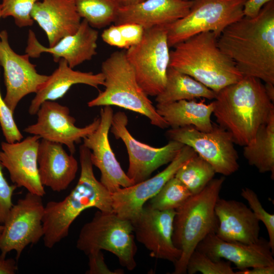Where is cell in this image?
Here are the masks:
<instances>
[{"label": "cell", "instance_id": "cell-4", "mask_svg": "<svg viewBox=\"0 0 274 274\" xmlns=\"http://www.w3.org/2000/svg\"><path fill=\"white\" fill-rule=\"evenodd\" d=\"M211 31L195 35L174 46L169 66L192 77L217 93L243 76L234 62L218 47Z\"/></svg>", "mask_w": 274, "mask_h": 274}, {"label": "cell", "instance_id": "cell-35", "mask_svg": "<svg viewBox=\"0 0 274 274\" xmlns=\"http://www.w3.org/2000/svg\"><path fill=\"white\" fill-rule=\"evenodd\" d=\"M13 114L2 97L0 91V125L6 142L10 143L20 141L23 138L15 122Z\"/></svg>", "mask_w": 274, "mask_h": 274}, {"label": "cell", "instance_id": "cell-38", "mask_svg": "<svg viewBox=\"0 0 274 274\" xmlns=\"http://www.w3.org/2000/svg\"><path fill=\"white\" fill-rule=\"evenodd\" d=\"M89 258V269L86 272L87 274H121L123 271L111 270L106 265L101 251L91 252L87 255Z\"/></svg>", "mask_w": 274, "mask_h": 274}, {"label": "cell", "instance_id": "cell-27", "mask_svg": "<svg viewBox=\"0 0 274 274\" xmlns=\"http://www.w3.org/2000/svg\"><path fill=\"white\" fill-rule=\"evenodd\" d=\"M216 93L189 75L168 66L163 90L156 96L157 104L198 98L215 99Z\"/></svg>", "mask_w": 274, "mask_h": 274}, {"label": "cell", "instance_id": "cell-22", "mask_svg": "<svg viewBox=\"0 0 274 274\" xmlns=\"http://www.w3.org/2000/svg\"><path fill=\"white\" fill-rule=\"evenodd\" d=\"M193 1L145 0L125 6H120L114 24L134 23L145 29L169 25L186 16Z\"/></svg>", "mask_w": 274, "mask_h": 274}, {"label": "cell", "instance_id": "cell-9", "mask_svg": "<svg viewBox=\"0 0 274 274\" xmlns=\"http://www.w3.org/2000/svg\"><path fill=\"white\" fill-rule=\"evenodd\" d=\"M189 13L168 25L169 47L198 33L211 31L218 38L230 24L244 16L247 0H192Z\"/></svg>", "mask_w": 274, "mask_h": 274}, {"label": "cell", "instance_id": "cell-26", "mask_svg": "<svg viewBox=\"0 0 274 274\" xmlns=\"http://www.w3.org/2000/svg\"><path fill=\"white\" fill-rule=\"evenodd\" d=\"M156 110L172 128L192 126L202 131H209L213 124L211 115L214 103L207 104L204 100L196 102L194 100L157 104Z\"/></svg>", "mask_w": 274, "mask_h": 274}, {"label": "cell", "instance_id": "cell-44", "mask_svg": "<svg viewBox=\"0 0 274 274\" xmlns=\"http://www.w3.org/2000/svg\"><path fill=\"white\" fill-rule=\"evenodd\" d=\"M3 229V225H2V224H0V235L2 233Z\"/></svg>", "mask_w": 274, "mask_h": 274}, {"label": "cell", "instance_id": "cell-31", "mask_svg": "<svg viewBox=\"0 0 274 274\" xmlns=\"http://www.w3.org/2000/svg\"><path fill=\"white\" fill-rule=\"evenodd\" d=\"M192 195L188 188L174 176L150 199L148 206L160 211L176 210Z\"/></svg>", "mask_w": 274, "mask_h": 274}, {"label": "cell", "instance_id": "cell-43", "mask_svg": "<svg viewBox=\"0 0 274 274\" xmlns=\"http://www.w3.org/2000/svg\"><path fill=\"white\" fill-rule=\"evenodd\" d=\"M120 6H125L142 2L145 0H115Z\"/></svg>", "mask_w": 274, "mask_h": 274}, {"label": "cell", "instance_id": "cell-13", "mask_svg": "<svg viewBox=\"0 0 274 274\" xmlns=\"http://www.w3.org/2000/svg\"><path fill=\"white\" fill-rule=\"evenodd\" d=\"M36 115V122L27 126L23 131L42 139L64 145L72 154L76 151L75 144L80 143L94 131L100 121L99 117H96L85 126L77 127L75 118L70 115L69 108L51 100L44 101Z\"/></svg>", "mask_w": 274, "mask_h": 274}, {"label": "cell", "instance_id": "cell-30", "mask_svg": "<svg viewBox=\"0 0 274 274\" xmlns=\"http://www.w3.org/2000/svg\"><path fill=\"white\" fill-rule=\"evenodd\" d=\"M216 174L213 166L196 154L178 170L175 177L193 195L200 192Z\"/></svg>", "mask_w": 274, "mask_h": 274}, {"label": "cell", "instance_id": "cell-16", "mask_svg": "<svg viewBox=\"0 0 274 274\" xmlns=\"http://www.w3.org/2000/svg\"><path fill=\"white\" fill-rule=\"evenodd\" d=\"M175 214L176 210L160 211L144 205L138 216L130 221L135 237L150 252V256L174 264L181 254L172 239Z\"/></svg>", "mask_w": 274, "mask_h": 274}, {"label": "cell", "instance_id": "cell-8", "mask_svg": "<svg viewBox=\"0 0 274 274\" xmlns=\"http://www.w3.org/2000/svg\"><path fill=\"white\" fill-rule=\"evenodd\" d=\"M168 26L158 25L144 29L141 41L126 51L136 80L148 96L158 95L166 84L170 52Z\"/></svg>", "mask_w": 274, "mask_h": 274}, {"label": "cell", "instance_id": "cell-21", "mask_svg": "<svg viewBox=\"0 0 274 274\" xmlns=\"http://www.w3.org/2000/svg\"><path fill=\"white\" fill-rule=\"evenodd\" d=\"M215 212L217 221L215 233L221 239L247 244L259 239V221L243 202L219 197Z\"/></svg>", "mask_w": 274, "mask_h": 274}, {"label": "cell", "instance_id": "cell-40", "mask_svg": "<svg viewBox=\"0 0 274 274\" xmlns=\"http://www.w3.org/2000/svg\"><path fill=\"white\" fill-rule=\"evenodd\" d=\"M17 270L18 266L15 260L6 258L0 255V274H15Z\"/></svg>", "mask_w": 274, "mask_h": 274}, {"label": "cell", "instance_id": "cell-29", "mask_svg": "<svg viewBox=\"0 0 274 274\" xmlns=\"http://www.w3.org/2000/svg\"><path fill=\"white\" fill-rule=\"evenodd\" d=\"M81 18L94 28L114 23L120 5L115 0H73Z\"/></svg>", "mask_w": 274, "mask_h": 274}, {"label": "cell", "instance_id": "cell-34", "mask_svg": "<svg viewBox=\"0 0 274 274\" xmlns=\"http://www.w3.org/2000/svg\"><path fill=\"white\" fill-rule=\"evenodd\" d=\"M241 195L247 201L249 208L256 218L265 225L268 235V242L274 253V215L265 210L257 194L252 189L244 188L242 189Z\"/></svg>", "mask_w": 274, "mask_h": 274}, {"label": "cell", "instance_id": "cell-37", "mask_svg": "<svg viewBox=\"0 0 274 274\" xmlns=\"http://www.w3.org/2000/svg\"><path fill=\"white\" fill-rule=\"evenodd\" d=\"M120 37L125 49L138 44L142 40L144 28L134 23H127L118 25Z\"/></svg>", "mask_w": 274, "mask_h": 274}, {"label": "cell", "instance_id": "cell-33", "mask_svg": "<svg viewBox=\"0 0 274 274\" xmlns=\"http://www.w3.org/2000/svg\"><path fill=\"white\" fill-rule=\"evenodd\" d=\"M39 0H2V17L11 16L19 27L32 25L34 21L31 17L32 8Z\"/></svg>", "mask_w": 274, "mask_h": 274}, {"label": "cell", "instance_id": "cell-6", "mask_svg": "<svg viewBox=\"0 0 274 274\" xmlns=\"http://www.w3.org/2000/svg\"><path fill=\"white\" fill-rule=\"evenodd\" d=\"M101 70L105 88L87 103L89 107L117 106L146 117L152 125L157 127H169L139 84L125 51L111 53L102 62Z\"/></svg>", "mask_w": 274, "mask_h": 274}, {"label": "cell", "instance_id": "cell-1", "mask_svg": "<svg viewBox=\"0 0 274 274\" xmlns=\"http://www.w3.org/2000/svg\"><path fill=\"white\" fill-rule=\"evenodd\" d=\"M217 44L243 76L274 84V1L226 27Z\"/></svg>", "mask_w": 274, "mask_h": 274}, {"label": "cell", "instance_id": "cell-18", "mask_svg": "<svg viewBox=\"0 0 274 274\" xmlns=\"http://www.w3.org/2000/svg\"><path fill=\"white\" fill-rule=\"evenodd\" d=\"M40 139L33 135L12 143L2 142L0 161L14 185L43 197L46 192L40 180L37 163Z\"/></svg>", "mask_w": 274, "mask_h": 274}, {"label": "cell", "instance_id": "cell-2", "mask_svg": "<svg viewBox=\"0 0 274 274\" xmlns=\"http://www.w3.org/2000/svg\"><path fill=\"white\" fill-rule=\"evenodd\" d=\"M213 114L219 125L227 130L233 141L244 146L254 138L260 126L274 114L261 80L249 76L216 93Z\"/></svg>", "mask_w": 274, "mask_h": 274}, {"label": "cell", "instance_id": "cell-36", "mask_svg": "<svg viewBox=\"0 0 274 274\" xmlns=\"http://www.w3.org/2000/svg\"><path fill=\"white\" fill-rule=\"evenodd\" d=\"M4 167L0 161V224H3L13 206L12 196L17 187L9 184L4 177Z\"/></svg>", "mask_w": 274, "mask_h": 274}, {"label": "cell", "instance_id": "cell-41", "mask_svg": "<svg viewBox=\"0 0 274 274\" xmlns=\"http://www.w3.org/2000/svg\"><path fill=\"white\" fill-rule=\"evenodd\" d=\"M274 265L258 266L235 271L234 274H273Z\"/></svg>", "mask_w": 274, "mask_h": 274}, {"label": "cell", "instance_id": "cell-45", "mask_svg": "<svg viewBox=\"0 0 274 274\" xmlns=\"http://www.w3.org/2000/svg\"><path fill=\"white\" fill-rule=\"evenodd\" d=\"M2 17V13H1V6L0 4V18ZM0 36H1V32H0Z\"/></svg>", "mask_w": 274, "mask_h": 274}, {"label": "cell", "instance_id": "cell-42", "mask_svg": "<svg viewBox=\"0 0 274 274\" xmlns=\"http://www.w3.org/2000/svg\"><path fill=\"white\" fill-rule=\"evenodd\" d=\"M266 93L269 99L273 103L274 101V84L265 83L264 84Z\"/></svg>", "mask_w": 274, "mask_h": 274}, {"label": "cell", "instance_id": "cell-24", "mask_svg": "<svg viewBox=\"0 0 274 274\" xmlns=\"http://www.w3.org/2000/svg\"><path fill=\"white\" fill-rule=\"evenodd\" d=\"M31 17L45 32L50 47L76 33L81 22L73 0H39Z\"/></svg>", "mask_w": 274, "mask_h": 274}, {"label": "cell", "instance_id": "cell-11", "mask_svg": "<svg viewBox=\"0 0 274 274\" xmlns=\"http://www.w3.org/2000/svg\"><path fill=\"white\" fill-rule=\"evenodd\" d=\"M44 209L42 196L29 192L13 204L0 235L1 255L6 257L14 250L18 261L26 247L43 237Z\"/></svg>", "mask_w": 274, "mask_h": 274}, {"label": "cell", "instance_id": "cell-23", "mask_svg": "<svg viewBox=\"0 0 274 274\" xmlns=\"http://www.w3.org/2000/svg\"><path fill=\"white\" fill-rule=\"evenodd\" d=\"M60 143L42 139L38 150L37 163L40 181L55 192L65 190L75 179L78 163Z\"/></svg>", "mask_w": 274, "mask_h": 274}, {"label": "cell", "instance_id": "cell-3", "mask_svg": "<svg viewBox=\"0 0 274 274\" xmlns=\"http://www.w3.org/2000/svg\"><path fill=\"white\" fill-rule=\"evenodd\" d=\"M90 153L83 144L80 146L81 173L76 185L63 200L50 201L45 206L43 238L47 248H52L68 236L71 225L85 210L95 208L113 212L112 193L95 178Z\"/></svg>", "mask_w": 274, "mask_h": 274}, {"label": "cell", "instance_id": "cell-25", "mask_svg": "<svg viewBox=\"0 0 274 274\" xmlns=\"http://www.w3.org/2000/svg\"><path fill=\"white\" fill-rule=\"evenodd\" d=\"M58 63L57 68L36 93L28 108L30 115H36L44 101H55L63 97L74 85L85 84L96 89L104 85L105 78L101 72L94 74L74 70L62 58Z\"/></svg>", "mask_w": 274, "mask_h": 274}, {"label": "cell", "instance_id": "cell-12", "mask_svg": "<svg viewBox=\"0 0 274 274\" xmlns=\"http://www.w3.org/2000/svg\"><path fill=\"white\" fill-rule=\"evenodd\" d=\"M128 119L126 114L118 111L114 114L111 132L117 139H121L127 151L128 167L126 173L134 184L150 177L160 166L170 163L184 145L169 140L165 146L156 148L136 140L127 128Z\"/></svg>", "mask_w": 274, "mask_h": 274}, {"label": "cell", "instance_id": "cell-28", "mask_svg": "<svg viewBox=\"0 0 274 274\" xmlns=\"http://www.w3.org/2000/svg\"><path fill=\"white\" fill-rule=\"evenodd\" d=\"M248 163L259 173L270 172L274 178V114L258 128L253 139L244 146Z\"/></svg>", "mask_w": 274, "mask_h": 274}, {"label": "cell", "instance_id": "cell-5", "mask_svg": "<svg viewBox=\"0 0 274 274\" xmlns=\"http://www.w3.org/2000/svg\"><path fill=\"white\" fill-rule=\"evenodd\" d=\"M224 181V177L213 179L200 192L192 195L176 210L172 239L181 254L174 264L173 273H186L188 259L199 243L215 232L217 221L215 208Z\"/></svg>", "mask_w": 274, "mask_h": 274}, {"label": "cell", "instance_id": "cell-7", "mask_svg": "<svg viewBox=\"0 0 274 274\" xmlns=\"http://www.w3.org/2000/svg\"><path fill=\"white\" fill-rule=\"evenodd\" d=\"M134 238L130 221L114 212L98 210L92 220L80 230L76 247L87 255L102 250L109 251L118 258L120 265L132 270L136 266Z\"/></svg>", "mask_w": 274, "mask_h": 274}, {"label": "cell", "instance_id": "cell-14", "mask_svg": "<svg viewBox=\"0 0 274 274\" xmlns=\"http://www.w3.org/2000/svg\"><path fill=\"white\" fill-rule=\"evenodd\" d=\"M0 39V65L4 70L6 88L4 99L14 112L20 101L30 93H37L49 76L39 74L27 54L14 52L9 45L6 30L1 32Z\"/></svg>", "mask_w": 274, "mask_h": 274}, {"label": "cell", "instance_id": "cell-10", "mask_svg": "<svg viewBox=\"0 0 274 274\" xmlns=\"http://www.w3.org/2000/svg\"><path fill=\"white\" fill-rule=\"evenodd\" d=\"M166 136L169 140L191 147L213 166L216 173L230 176L239 167L232 137L219 125L213 124L209 131H200L192 126L171 128L166 132Z\"/></svg>", "mask_w": 274, "mask_h": 274}, {"label": "cell", "instance_id": "cell-20", "mask_svg": "<svg viewBox=\"0 0 274 274\" xmlns=\"http://www.w3.org/2000/svg\"><path fill=\"white\" fill-rule=\"evenodd\" d=\"M195 250L214 260L226 259L238 270L274 265L273 252L268 241L261 237L256 242L247 244L226 241L211 233L199 243Z\"/></svg>", "mask_w": 274, "mask_h": 274}, {"label": "cell", "instance_id": "cell-32", "mask_svg": "<svg viewBox=\"0 0 274 274\" xmlns=\"http://www.w3.org/2000/svg\"><path fill=\"white\" fill-rule=\"evenodd\" d=\"M187 273L194 274H234L230 262L222 259L214 260L204 253L195 250L189 257L187 264Z\"/></svg>", "mask_w": 274, "mask_h": 274}, {"label": "cell", "instance_id": "cell-17", "mask_svg": "<svg viewBox=\"0 0 274 274\" xmlns=\"http://www.w3.org/2000/svg\"><path fill=\"white\" fill-rule=\"evenodd\" d=\"M113 115L111 106H104L100 110L98 127L83 139V145L91 151L93 165L100 172V182L111 193L134 184L122 169L110 144L109 132Z\"/></svg>", "mask_w": 274, "mask_h": 274}, {"label": "cell", "instance_id": "cell-39", "mask_svg": "<svg viewBox=\"0 0 274 274\" xmlns=\"http://www.w3.org/2000/svg\"><path fill=\"white\" fill-rule=\"evenodd\" d=\"M274 0H247L244 8V16L249 17L256 16L266 4Z\"/></svg>", "mask_w": 274, "mask_h": 274}, {"label": "cell", "instance_id": "cell-15", "mask_svg": "<svg viewBox=\"0 0 274 274\" xmlns=\"http://www.w3.org/2000/svg\"><path fill=\"white\" fill-rule=\"evenodd\" d=\"M196 153L184 145L175 158L162 171L154 177L112 193V208L120 217L129 221L135 218L145 203L155 195L178 170Z\"/></svg>", "mask_w": 274, "mask_h": 274}, {"label": "cell", "instance_id": "cell-19", "mask_svg": "<svg viewBox=\"0 0 274 274\" xmlns=\"http://www.w3.org/2000/svg\"><path fill=\"white\" fill-rule=\"evenodd\" d=\"M98 37V31L83 19L76 33L64 37L51 47L42 45L29 29L25 52L31 58H39L43 53H50L55 62L62 58L74 68L97 54Z\"/></svg>", "mask_w": 274, "mask_h": 274}]
</instances>
